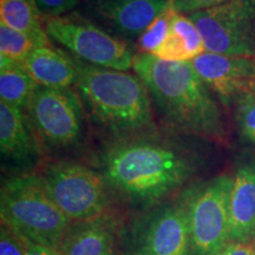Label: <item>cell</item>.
I'll list each match as a JSON object with an SVG mask.
<instances>
[{
    "mask_svg": "<svg viewBox=\"0 0 255 255\" xmlns=\"http://www.w3.org/2000/svg\"><path fill=\"white\" fill-rule=\"evenodd\" d=\"M196 159L189 148L154 132L110 142L102 175L122 195L150 203L182 187L195 173Z\"/></svg>",
    "mask_w": 255,
    "mask_h": 255,
    "instance_id": "6da1fadb",
    "label": "cell"
},
{
    "mask_svg": "<svg viewBox=\"0 0 255 255\" xmlns=\"http://www.w3.org/2000/svg\"><path fill=\"white\" fill-rule=\"evenodd\" d=\"M132 71L145 84L154 110L168 127L187 136L227 142L225 115L190 62H167L136 53Z\"/></svg>",
    "mask_w": 255,
    "mask_h": 255,
    "instance_id": "7a4b0ae2",
    "label": "cell"
},
{
    "mask_svg": "<svg viewBox=\"0 0 255 255\" xmlns=\"http://www.w3.org/2000/svg\"><path fill=\"white\" fill-rule=\"evenodd\" d=\"M70 56L78 75L75 89L91 126L111 142L158 131L148 89L135 72L95 66Z\"/></svg>",
    "mask_w": 255,
    "mask_h": 255,
    "instance_id": "3957f363",
    "label": "cell"
},
{
    "mask_svg": "<svg viewBox=\"0 0 255 255\" xmlns=\"http://www.w3.org/2000/svg\"><path fill=\"white\" fill-rule=\"evenodd\" d=\"M1 225L21 240L58 248L70 220L50 195L39 175L23 174L5 181L0 194Z\"/></svg>",
    "mask_w": 255,
    "mask_h": 255,
    "instance_id": "277c9868",
    "label": "cell"
},
{
    "mask_svg": "<svg viewBox=\"0 0 255 255\" xmlns=\"http://www.w3.org/2000/svg\"><path fill=\"white\" fill-rule=\"evenodd\" d=\"M41 148L71 150L85 135L84 105L76 89L39 87L24 111Z\"/></svg>",
    "mask_w": 255,
    "mask_h": 255,
    "instance_id": "5b68a950",
    "label": "cell"
},
{
    "mask_svg": "<svg viewBox=\"0 0 255 255\" xmlns=\"http://www.w3.org/2000/svg\"><path fill=\"white\" fill-rule=\"evenodd\" d=\"M45 31L51 41L82 62L120 71H131L133 68V47L77 11L45 18Z\"/></svg>",
    "mask_w": 255,
    "mask_h": 255,
    "instance_id": "8992f818",
    "label": "cell"
},
{
    "mask_svg": "<svg viewBox=\"0 0 255 255\" xmlns=\"http://www.w3.org/2000/svg\"><path fill=\"white\" fill-rule=\"evenodd\" d=\"M233 176L220 175L186 196L194 255H219L229 244V202Z\"/></svg>",
    "mask_w": 255,
    "mask_h": 255,
    "instance_id": "52a82bcc",
    "label": "cell"
},
{
    "mask_svg": "<svg viewBox=\"0 0 255 255\" xmlns=\"http://www.w3.org/2000/svg\"><path fill=\"white\" fill-rule=\"evenodd\" d=\"M40 176L70 221H90L101 218L107 209V181L87 165L70 161L51 162Z\"/></svg>",
    "mask_w": 255,
    "mask_h": 255,
    "instance_id": "ba28073f",
    "label": "cell"
},
{
    "mask_svg": "<svg viewBox=\"0 0 255 255\" xmlns=\"http://www.w3.org/2000/svg\"><path fill=\"white\" fill-rule=\"evenodd\" d=\"M187 15L207 52L255 58V0H228Z\"/></svg>",
    "mask_w": 255,
    "mask_h": 255,
    "instance_id": "9c48e42d",
    "label": "cell"
},
{
    "mask_svg": "<svg viewBox=\"0 0 255 255\" xmlns=\"http://www.w3.org/2000/svg\"><path fill=\"white\" fill-rule=\"evenodd\" d=\"M78 6V13L133 47L158 15L173 8V0H82Z\"/></svg>",
    "mask_w": 255,
    "mask_h": 255,
    "instance_id": "30bf717a",
    "label": "cell"
},
{
    "mask_svg": "<svg viewBox=\"0 0 255 255\" xmlns=\"http://www.w3.org/2000/svg\"><path fill=\"white\" fill-rule=\"evenodd\" d=\"M199 77L226 109L255 91V58L203 52L190 60Z\"/></svg>",
    "mask_w": 255,
    "mask_h": 255,
    "instance_id": "8fae6325",
    "label": "cell"
},
{
    "mask_svg": "<svg viewBox=\"0 0 255 255\" xmlns=\"http://www.w3.org/2000/svg\"><path fill=\"white\" fill-rule=\"evenodd\" d=\"M191 252L186 200L159 208L138 231L132 255H189Z\"/></svg>",
    "mask_w": 255,
    "mask_h": 255,
    "instance_id": "7c38bea8",
    "label": "cell"
},
{
    "mask_svg": "<svg viewBox=\"0 0 255 255\" xmlns=\"http://www.w3.org/2000/svg\"><path fill=\"white\" fill-rule=\"evenodd\" d=\"M40 150L41 146L24 111L0 102V152L2 161L24 167L33 163Z\"/></svg>",
    "mask_w": 255,
    "mask_h": 255,
    "instance_id": "4fadbf2b",
    "label": "cell"
},
{
    "mask_svg": "<svg viewBox=\"0 0 255 255\" xmlns=\"http://www.w3.org/2000/svg\"><path fill=\"white\" fill-rule=\"evenodd\" d=\"M229 242L255 238V161L240 164L233 176L229 202Z\"/></svg>",
    "mask_w": 255,
    "mask_h": 255,
    "instance_id": "5bb4252c",
    "label": "cell"
},
{
    "mask_svg": "<svg viewBox=\"0 0 255 255\" xmlns=\"http://www.w3.org/2000/svg\"><path fill=\"white\" fill-rule=\"evenodd\" d=\"M20 66L39 87L75 89L77 83V69L72 57L52 45L38 46Z\"/></svg>",
    "mask_w": 255,
    "mask_h": 255,
    "instance_id": "9a60e30c",
    "label": "cell"
},
{
    "mask_svg": "<svg viewBox=\"0 0 255 255\" xmlns=\"http://www.w3.org/2000/svg\"><path fill=\"white\" fill-rule=\"evenodd\" d=\"M203 52H206V47L196 25L189 15L174 9L168 37L154 56L167 62H190Z\"/></svg>",
    "mask_w": 255,
    "mask_h": 255,
    "instance_id": "2e32d148",
    "label": "cell"
},
{
    "mask_svg": "<svg viewBox=\"0 0 255 255\" xmlns=\"http://www.w3.org/2000/svg\"><path fill=\"white\" fill-rule=\"evenodd\" d=\"M62 255H114L109 222L97 218L69 229L63 240Z\"/></svg>",
    "mask_w": 255,
    "mask_h": 255,
    "instance_id": "e0dca14e",
    "label": "cell"
},
{
    "mask_svg": "<svg viewBox=\"0 0 255 255\" xmlns=\"http://www.w3.org/2000/svg\"><path fill=\"white\" fill-rule=\"evenodd\" d=\"M0 21L27 34L38 46L51 45L45 31V18L37 0H0Z\"/></svg>",
    "mask_w": 255,
    "mask_h": 255,
    "instance_id": "ac0fdd59",
    "label": "cell"
},
{
    "mask_svg": "<svg viewBox=\"0 0 255 255\" xmlns=\"http://www.w3.org/2000/svg\"><path fill=\"white\" fill-rule=\"evenodd\" d=\"M39 85L19 64L0 58L1 102L25 111Z\"/></svg>",
    "mask_w": 255,
    "mask_h": 255,
    "instance_id": "d6986e66",
    "label": "cell"
},
{
    "mask_svg": "<svg viewBox=\"0 0 255 255\" xmlns=\"http://www.w3.org/2000/svg\"><path fill=\"white\" fill-rule=\"evenodd\" d=\"M37 47L36 41L27 34L15 31L0 21V58L20 65Z\"/></svg>",
    "mask_w": 255,
    "mask_h": 255,
    "instance_id": "ffe728a7",
    "label": "cell"
},
{
    "mask_svg": "<svg viewBox=\"0 0 255 255\" xmlns=\"http://www.w3.org/2000/svg\"><path fill=\"white\" fill-rule=\"evenodd\" d=\"M174 13V8L168 9L164 13L158 15L148 27L143 31V33L137 39L135 46L136 53H145V55H154L158 46L168 37L170 30L171 15Z\"/></svg>",
    "mask_w": 255,
    "mask_h": 255,
    "instance_id": "44dd1931",
    "label": "cell"
},
{
    "mask_svg": "<svg viewBox=\"0 0 255 255\" xmlns=\"http://www.w3.org/2000/svg\"><path fill=\"white\" fill-rule=\"evenodd\" d=\"M234 124L242 142L255 146V91L245 95L233 108Z\"/></svg>",
    "mask_w": 255,
    "mask_h": 255,
    "instance_id": "7402d4cb",
    "label": "cell"
},
{
    "mask_svg": "<svg viewBox=\"0 0 255 255\" xmlns=\"http://www.w3.org/2000/svg\"><path fill=\"white\" fill-rule=\"evenodd\" d=\"M82 0H37L44 18H55L68 14L81 4Z\"/></svg>",
    "mask_w": 255,
    "mask_h": 255,
    "instance_id": "603a6c76",
    "label": "cell"
},
{
    "mask_svg": "<svg viewBox=\"0 0 255 255\" xmlns=\"http://www.w3.org/2000/svg\"><path fill=\"white\" fill-rule=\"evenodd\" d=\"M0 255H26L24 241L4 225L0 231Z\"/></svg>",
    "mask_w": 255,
    "mask_h": 255,
    "instance_id": "cb8c5ba5",
    "label": "cell"
},
{
    "mask_svg": "<svg viewBox=\"0 0 255 255\" xmlns=\"http://www.w3.org/2000/svg\"><path fill=\"white\" fill-rule=\"evenodd\" d=\"M228 0H173V8L178 13L190 14L193 12L220 5Z\"/></svg>",
    "mask_w": 255,
    "mask_h": 255,
    "instance_id": "d4e9b609",
    "label": "cell"
},
{
    "mask_svg": "<svg viewBox=\"0 0 255 255\" xmlns=\"http://www.w3.org/2000/svg\"><path fill=\"white\" fill-rule=\"evenodd\" d=\"M219 255H255V240L247 242H229Z\"/></svg>",
    "mask_w": 255,
    "mask_h": 255,
    "instance_id": "484cf974",
    "label": "cell"
},
{
    "mask_svg": "<svg viewBox=\"0 0 255 255\" xmlns=\"http://www.w3.org/2000/svg\"><path fill=\"white\" fill-rule=\"evenodd\" d=\"M25 244V254L26 255H60L58 248H51L33 244V242L23 240Z\"/></svg>",
    "mask_w": 255,
    "mask_h": 255,
    "instance_id": "4316f807",
    "label": "cell"
}]
</instances>
